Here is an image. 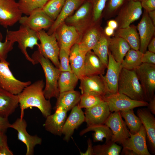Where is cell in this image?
<instances>
[{
	"label": "cell",
	"mask_w": 155,
	"mask_h": 155,
	"mask_svg": "<svg viewBox=\"0 0 155 155\" xmlns=\"http://www.w3.org/2000/svg\"><path fill=\"white\" fill-rule=\"evenodd\" d=\"M44 83L38 80L28 86L18 95L19 104L21 109V117H23L25 109L32 107L38 108L46 118L51 113L50 100L46 98L43 89Z\"/></svg>",
	"instance_id": "cell-1"
},
{
	"label": "cell",
	"mask_w": 155,
	"mask_h": 155,
	"mask_svg": "<svg viewBox=\"0 0 155 155\" xmlns=\"http://www.w3.org/2000/svg\"><path fill=\"white\" fill-rule=\"evenodd\" d=\"M31 57L35 64L38 63L40 64L44 72L46 82L43 92L46 98L48 100L52 98H57L60 94L58 81L61 70L38 50L33 53Z\"/></svg>",
	"instance_id": "cell-2"
},
{
	"label": "cell",
	"mask_w": 155,
	"mask_h": 155,
	"mask_svg": "<svg viewBox=\"0 0 155 155\" xmlns=\"http://www.w3.org/2000/svg\"><path fill=\"white\" fill-rule=\"evenodd\" d=\"M5 40L10 41L13 43L17 42L18 47L26 59L33 65L35 64L28 55L27 49L29 48L32 49L35 46H39L38 41L39 40L37 32L21 25L17 30H7Z\"/></svg>",
	"instance_id": "cell-3"
},
{
	"label": "cell",
	"mask_w": 155,
	"mask_h": 155,
	"mask_svg": "<svg viewBox=\"0 0 155 155\" xmlns=\"http://www.w3.org/2000/svg\"><path fill=\"white\" fill-rule=\"evenodd\" d=\"M118 89V92L126 95L132 99L146 101L143 88L135 70L122 68L120 75Z\"/></svg>",
	"instance_id": "cell-4"
},
{
	"label": "cell",
	"mask_w": 155,
	"mask_h": 155,
	"mask_svg": "<svg viewBox=\"0 0 155 155\" xmlns=\"http://www.w3.org/2000/svg\"><path fill=\"white\" fill-rule=\"evenodd\" d=\"M40 43L38 50L44 57L49 59L57 68H59V47L55 32L49 35L42 30L37 32Z\"/></svg>",
	"instance_id": "cell-5"
},
{
	"label": "cell",
	"mask_w": 155,
	"mask_h": 155,
	"mask_svg": "<svg viewBox=\"0 0 155 155\" xmlns=\"http://www.w3.org/2000/svg\"><path fill=\"white\" fill-rule=\"evenodd\" d=\"M7 61L0 62V87L13 94L18 95L31 84L30 81H21L13 75Z\"/></svg>",
	"instance_id": "cell-6"
},
{
	"label": "cell",
	"mask_w": 155,
	"mask_h": 155,
	"mask_svg": "<svg viewBox=\"0 0 155 155\" xmlns=\"http://www.w3.org/2000/svg\"><path fill=\"white\" fill-rule=\"evenodd\" d=\"M135 70L149 102L155 96V65L142 63Z\"/></svg>",
	"instance_id": "cell-7"
},
{
	"label": "cell",
	"mask_w": 155,
	"mask_h": 155,
	"mask_svg": "<svg viewBox=\"0 0 155 155\" xmlns=\"http://www.w3.org/2000/svg\"><path fill=\"white\" fill-rule=\"evenodd\" d=\"M142 8L140 2L127 0L119 10L116 18L118 28L127 27L139 19L142 13Z\"/></svg>",
	"instance_id": "cell-8"
},
{
	"label": "cell",
	"mask_w": 155,
	"mask_h": 155,
	"mask_svg": "<svg viewBox=\"0 0 155 155\" xmlns=\"http://www.w3.org/2000/svg\"><path fill=\"white\" fill-rule=\"evenodd\" d=\"M104 100L107 103L111 112L147 106L148 105V102L135 100L119 92L107 94L104 96Z\"/></svg>",
	"instance_id": "cell-9"
},
{
	"label": "cell",
	"mask_w": 155,
	"mask_h": 155,
	"mask_svg": "<svg viewBox=\"0 0 155 155\" xmlns=\"http://www.w3.org/2000/svg\"><path fill=\"white\" fill-rule=\"evenodd\" d=\"M27 122L23 117L18 118L13 123L10 128L16 130L18 132V139L24 144L26 146V155H32L34 148L38 145H41L42 139L37 135H30L26 130Z\"/></svg>",
	"instance_id": "cell-10"
},
{
	"label": "cell",
	"mask_w": 155,
	"mask_h": 155,
	"mask_svg": "<svg viewBox=\"0 0 155 155\" xmlns=\"http://www.w3.org/2000/svg\"><path fill=\"white\" fill-rule=\"evenodd\" d=\"M80 80L81 94L90 93L104 96L110 94L103 75L84 76Z\"/></svg>",
	"instance_id": "cell-11"
},
{
	"label": "cell",
	"mask_w": 155,
	"mask_h": 155,
	"mask_svg": "<svg viewBox=\"0 0 155 155\" xmlns=\"http://www.w3.org/2000/svg\"><path fill=\"white\" fill-rule=\"evenodd\" d=\"M22 13L15 0H0V25L5 28L14 25Z\"/></svg>",
	"instance_id": "cell-12"
},
{
	"label": "cell",
	"mask_w": 155,
	"mask_h": 155,
	"mask_svg": "<svg viewBox=\"0 0 155 155\" xmlns=\"http://www.w3.org/2000/svg\"><path fill=\"white\" fill-rule=\"evenodd\" d=\"M113 133L111 140L120 144L130 137V132L119 111L111 113L105 124Z\"/></svg>",
	"instance_id": "cell-13"
},
{
	"label": "cell",
	"mask_w": 155,
	"mask_h": 155,
	"mask_svg": "<svg viewBox=\"0 0 155 155\" xmlns=\"http://www.w3.org/2000/svg\"><path fill=\"white\" fill-rule=\"evenodd\" d=\"M19 22L21 25L37 32L43 29L50 28L54 21L42 8L34 11L28 16H22Z\"/></svg>",
	"instance_id": "cell-14"
},
{
	"label": "cell",
	"mask_w": 155,
	"mask_h": 155,
	"mask_svg": "<svg viewBox=\"0 0 155 155\" xmlns=\"http://www.w3.org/2000/svg\"><path fill=\"white\" fill-rule=\"evenodd\" d=\"M111 113L107 103L104 101L86 109L84 113L85 122L87 127L104 124Z\"/></svg>",
	"instance_id": "cell-15"
},
{
	"label": "cell",
	"mask_w": 155,
	"mask_h": 155,
	"mask_svg": "<svg viewBox=\"0 0 155 155\" xmlns=\"http://www.w3.org/2000/svg\"><path fill=\"white\" fill-rule=\"evenodd\" d=\"M123 148L133 151L137 155H151L148 150L146 141V134L142 125L136 133H130V137L121 144Z\"/></svg>",
	"instance_id": "cell-16"
},
{
	"label": "cell",
	"mask_w": 155,
	"mask_h": 155,
	"mask_svg": "<svg viewBox=\"0 0 155 155\" xmlns=\"http://www.w3.org/2000/svg\"><path fill=\"white\" fill-rule=\"evenodd\" d=\"M140 119L146 134V141L148 148L151 152L155 153V118L147 108L138 109L137 112Z\"/></svg>",
	"instance_id": "cell-17"
},
{
	"label": "cell",
	"mask_w": 155,
	"mask_h": 155,
	"mask_svg": "<svg viewBox=\"0 0 155 155\" xmlns=\"http://www.w3.org/2000/svg\"><path fill=\"white\" fill-rule=\"evenodd\" d=\"M137 28L140 39L139 50L144 53L147 50L148 45L153 38L155 30V25L145 10Z\"/></svg>",
	"instance_id": "cell-18"
},
{
	"label": "cell",
	"mask_w": 155,
	"mask_h": 155,
	"mask_svg": "<svg viewBox=\"0 0 155 155\" xmlns=\"http://www.w3.org/2000/svg\"><path fill=\"white\" fill-rule=\"evenodd\" d=\"M69 116L66 119L62 130V134L64 135V140L69 142L75 130L85 122L84 113L78 105L71 110Z\"/></svg>",
	"instance_id": "cell-19"
},
{
	"label": "cell",
	"mask_w": 155,
	"mask_h": 155,
	"mask_svg": "<svg viewBox=\"0 0 155 155\" xmlns=\"http://www.w3.org/2000/svg\"><path fill=\"white\" fill-rule=\"evenodd\" d=\"M60 49L68 53L72 46L78 43L79 34L74 26L63 24L57 33L54 32Z\"/></svg>",
	"instance_id": "cell-20"
},
{
	"label": "cell",
	"mask_w": 155,
	"mask_h": 155,
	"mask_svg": "<svg viewBox=\"0 0 155 155\" xmlns=\"http://www.w3.org/2000/svg\"><path fill=\"white\" fill-rule=\"evenodd\" d=\"M106 75L104 77L110 94L118 92V84L122 69L121 63L116 61L108 50V61Z\"/></svg>",
	"instance_id": "cell-21"
},
{
	"label": "cell",
	"mask_w": 155,
	"mask_h": 155,
	"mask_svg": "<svg viewBox=\"0 0 155 155\" xmlns=\"http://www.w3.org/2000/svg\"><path fill=\"white\" fill-rule=\"evenodd\" d=\"M106 68L94 53L90 51L86 54L80 79L84 76L103 75Z\"/></svg>",
	"instance_id": "cell-22"
},
{
	"label": "cell",
	"mask_w": 155,
	"mask_h": 155,
	"mask_svg": "<svg viewBox=\"0 0 155 155\" xmlns=\"http://www.w3.org/2000/svg\"><path fill=\"white\" fill-rule=\"evenodd\" d=\"M67 112L62 109H58L55 110L54 113L48 116L43 124L45 130L55 135H61Z\"/></svg>",
	"instance_id": "cell-23"
},
{
	"label": "cell",
	"mask_w": 155,
	"mask_h": 155,
	"mask_svg": "<svg viewBox=\"0 0 155 155\" xmlns=\"http://www.w3.org/2000/svg\"><path fill=\"white\" fill-rule=\"evenodd\" d=\"M19 105L18 95L12 94L0 87V116L8 118Z\"/></svg>",
	"instance_id": "cell-24"
},
{
	"label": "cell",
	"mask_w": 155,
	"mask_h": 155,
	"mask_svg": "<svg viewBox=\"0 0 155 155\" xmlns=\"http://www.w3.org/2000/svg\"><path fill=\"white\" fill-rule=\"evenodd\" d=\"M81 97L80 92L74 90L60 93L57 98L54 109H60L68 112L78 104Z\"/></svg>",
	"instance_id": "cell-25"
},
{
	"label": "cell",
	"mask_w": 155,
	"mask_h": 155,
	"mask_svg": "<svg viewBox=\"0 0 155 155\" xmlns=\"http://www.w3.org/2000/svg\"><path fill=\"white\" fill-rule=\"evenodd\" d=\"M108 48L113 57L121 63L127 52L131 49L123 38L119 37H108Z\"/></svg>",
	"instance_id": "cell-26"
},
{
	"label": "cell",
	"mask_w": 155,
	"mask_h": 155,
	"mask_svg": "<svg viewBox=\"0 0 155 155\" xmlns=\"http://www.w3.org/2000/svg\"><path fill=\"white\" fill-rule=\"evenodd\" d=\"M83 1V0H65L60 13L50 27L48 34L50 35L54 33Z\"/></svg>",
	"instance_id": "cell-27"
},
{
	"label": "cell",
	"mask_w": 155,
	"mask_h": 155,
	"mask_svg": "<svg viewBox=\"0 0 155 155\" xmlns=\"http://www.w3.org/2000/svg\"><path fill=\"white\" fill-rule=\"evenodd\" d=\"M137 28L134 25H130L125 28H119L114 32V36L121 37L128 44L131 48L135 50H139L140 39Z\"/></svg>",
	"instance_id": "cell-28"
},
{
	"label": "cell",
	"mask_w": 155,
	"mask_h": 155,
	"mask_svg": "<svg viewBox=\"0 0 155 155\" xmlns=\"http://www.w3.org/2000/svg\"><path fill=\"white\" fill-rule=\"evenodd\" d=\"M86 54L80 50L78 43L73 45L70 50L69 59L71 69L79 80Z\"/></svg>",
	"instance_id": "cell-29"
},
{
	"label": "cell",
	"mask_w": 155,
	"mask_h": 155,
	"mask_svg": "<svg viewBox=\"0 0 155 155\" xmlns=\"http://www.w3.org/2000/svg\"><path fill=\"white\" fill-rule=\"evenodd\" d=\"M90 131L94 132L92 134L93 141L94 142L102 141L104 138L106 139L105 142L111 140L112 132L110 128L105 124L88 126L80 132V135L82 136Z\"/></svg>",
	"instance_id": "cell-30"
},
{
	"label": "cell",
	"mask_w": 155,
	"mask_h": 155,
	"mask_svg": "<svg viewBox=\"0 0 155 155\" xmlns=\"http://www.w3.org/2000/svg\"><path fill=\"white\" fill-rule=\"evenodd\" d=\"M79 80L72 71H61L58 81L60 93L74 90Z\"/></svg>",
	"instance_id": "cell-31"
},
{
	"label": "cell",
	"mask_w": 155,
	"mask_h": 155,
	"mask_svg": "<svg viewBox=\"0 0 155 155\" xmlns=\"http://www.w3.org/2000/svg\"><path fill=\"white\" fill-rule=\"evenodd\" d=\"M99 30L93 28L89 30L78 43L80 50L86 53L92 50L97 44L102 36Z\"/></svg>",
	"instance_id": "cell-32"
},
{
	"label": "cell",
	"mask_w": 155,
	"mask_h": 155,
	"mask_svg": "<svg viewBox=\"0 0 155 155\" xmlns=\"http://www.w3.org/2000/svg\"><path fill=\"white\" fill-rule=\"evenodd\" d=\"M142 53L131 49L126 54L121 63L122 68L129 70H135L142 63Z\"/></svg>",
	"instance_id": "cell-33"
},
{
	"label": "cell",
	"mask_w": 155,
	"mask_h": 155,
	"mask_svg": "<svg viewBox=\"0 0 155 155\" xmlns=\"http://www.w3.org/2000/svg\"><path fill=\"white\" fill-rule=\"evenodd\" d=\"M120 112L125 120L130 132L133 134L137 133L142 124L140 118L135 114L133 109L121 111Z\"/></svg>",
	"instance_id": "cell-34"
},
{
	"label": "cell",
	"mask_w": 155,
	"mask_h": 155,
	"mask_svg": "<svg viewBox=\"0 0 155 155\" xmlns=\"http://www.w3.org/2000/svg\"><path fill=\"white\" fill-rule=\"evenodd\" d=\"M121 148V146L111 140L93 146L94 155H119Z\"/></svg>",
	"instance_id": "cell-35"
},
{
	"label": "cell",
	"mask_w": 155,
	"mask_h": 155,
	"mask_svg": "<svg viewBox=\"0 0 155 155\" xmlns=\"http://www.w3.org/2000/svg\"><path fill=\"white\" fill-rule=\"evenodd\" d=\"M108 37L102 35L92 49L93 52L107 67L108 61Z\"/></svg>",
	"instance_id": "cell-36"
},
{
	"label": "cell",
	"mask_w": 155,
	"mask_h": 155,
	"mask_svg": "<svg viewBox=\"0 0 155 155\" xmlns=\"http://www.w3.org/2000/svg\"><path fill=\"white\" fill-rule=\"evenodd\" d=\"M49 0H19L17 2L22 13L29 16L32 12L42 9Z\"/></svg>",
	"instance_id": "cell-37"
},
{
	"label": "cell",
	"mask_w": 155,
	"mask_h": 155,
	"mask_svg": "<svg viewBox=\"0 0 155 155\" xmlns=\"http://www.w3.org/2000/svg\"><path fill=\"white\" fill-rule=\"evenodd\" d=\"M65 1L49 0L42 9L47 15L54 21L60 13Z\"/></svg>",
	"instance_id": "cell-38"
},
{
	"label": "cell",
	"mask_w": 155,
	"mask_h": 155,
	"mask_svg": "<svg viewBox=\"0 0 155 155\" xmlns=\"http://www.w3.org/2000/svg\"><path fill=\"white\" fill-rule=\"evenodd\" d=\"M104 101V96L93 93H85L81 94L80 100L78 105L82 109H86Z\"/></svg>",
	"instance_id": "cell-39"
},
{
	"label": "cell",
	"mask_w": 155,
	"mask_h": 155,
	"mask_svg": "<svg viewBox=\"0 0 155 155\" xmlns=\"http://www.w3.org/2000/svg\"><path fill=\"white\" fill-rule=\"evenodd\" d=\"M92 6V3L90 1L86 2L73 15L67 18L66 21L67 23L71 24L77 23L87 16Z\"/></svg>",
	"instance_id": "cell-40"
},
{
	"label": "cell",
	"mask_w": 155,
	"mask_h": 155,
	"mask_svg": "<svg viewBox=\"0 0 155 155\" xmlns=\"http://www.w3.org/2000/svg\"><path fill=\"white\" fill-rule=\"evenodd\" d=\"M3 36L0 32V62L6 61L8 53L13 49L14 43L9 41L5 40L2 42Z\"/></svg>",
	"instance_id": "cell-41"
},
{
	"label": "cell",
	"mask_w": 155,
	"mask_h": 155,
	"mask_svg": "<svg viewBox=\"0 0 155 155\" xmlns=\"http://www.w3.org/2000/svg\"><path fill=\"white\" fill-rule=\"evenodd\" d=\"M69 53L65 50L60 49L59 60V69L61 71H71L69 59Z\"/></svg>",
	"instance_id": "cell-42"
},
{
	"label": "cell",
	"mask_w": 155,
	"mask_h": 155,
	"mask_svg": "<svg viewBox=\"0 0 155 155\" xmlns=\"http://www.w3.org/2000/svg\"><path fill=\"white\" fill-rule=\"evenodd\" d=\"M107 0H92L93 18L95 21L100 18L102 12L106 7Z\"/></svg>",
	"instance_id": "cell-43"
},
{
	"label": "cell",
	"mask_w": 155,
	"mask_h": 155,
	"mask_svg": "<svg viewBox=\"0 0 155 155\" xmlns=\"http://www.w3.org/2000/svg\"><path fill=\"white\" fill-rule=\"evenodd\" d=\"M127 0H107L106 7L110 15L118 11Z\"/></svg>",
	"instance_id": "cell-44"
},
{
	"label": "cell",
	"mask_w": 155,
	"mask_h": 155,
	"mask_svg": "<svg viewBox=\"0 0 155 155\" xmlns=\"http://www.w3.org/2000/svg\"><path fill=\"white\" fill-rule=\"evenodd\" d=\"M142 62V63L155 65V53L147 50L143 53Z\"/></svg>",
	"instance_id": "cell-45"
},
{
	"label": "cell",
	"mask_w": 155,
	"mask_h": 155,
	"mask_svg": "<svg viewBox=\"0 0 155 155\" xmlns=\"http://www.w3.org/2000/svg\"><path fill=\"white\" fill-rule=\"evenodd\" d=\"M140 2L142 8L147 12L155 10V0H143Z\"/></svg>",
	"instance_id": "cell-46"
},
{
	"label": "cell",
	"mask_w": 155,
	"mask_h": 155,
	"mask_svg": "<svg viewBox=\"0 0 155 155\" xmlns=\"http://www.w3.org/2000/svg\"><path fill=\"white\" fill-rule=\"evenodd\" d=\"M10 123L8 118L0 116V131L5 133L7 129L10 128Z\"/></svg>",
	"instance_id": "cell-47"
},
{
	"label": "cell",
	"mask_w": 155,
	"mask_h": 155,
	"mask_svg": "<svg viewBox=\"0 0 155 155\" xmlns=\"http://www.w3.org/2000/svg\"><path fill=\"white\" fill-rule=\"evenodd\" d=\"M87 148L85 152H82L80 151V154L81 155H94L93 150V146L92 141L90 138H89L87 140Z\"/></svg>",
	"instance_id": "cell-48"
},
{
	"label": "cell",
	"mask_w": 155,
	"mask_h": 155,
	"mask_svg": "<svg viewBox=\"0 0 155 155\" xmlns=\"http://www.w3.org/2000/svg\"><path fill=\"white\" fill-rule=\"evenodd\" d=\"M147 106L148 110L153 115L155 114V96L149 101Z\"/></svg>",
	"instance_id": "cell-49"
},
{
	"label": "cell",
	"mask_w": 155,
	"mask_h": 155,
	"mask_svg": "<svg viewBox=\"0 0 155 155\" xmlns=\"http://www.w3.org/2000/svg\"><path fill=\"white\" fill-rule=\"evenodd\" d=\"M13 152L10 150L8 145L0 147V155H13Z\"/></svg>",
	"instance_id": "cell-50"
},
{
	"label": "cell",
	"mask_w": 155,
	"mask_h": 155,
	"mask_svg": "<svg viewBox=\"0 0 155 155\" xmlns=\"http://www.w3.org/2000/svg\"><path fill=\"white\" fill-rule=\"evenodd\" d=\"M7 145V136L5 133L0 131V147Z\"/></svg>",
	"instance_id": "cell-51"
},
{
	"label": "cell",
	"mask_w": 155,
	"mask_h": 155,
	"mask_svg": "<svg viewBox=\"0 0 155 155\" xmlns=\"http://www.w3.org/2000/svg\"><path fill=\"white\" fill-rule=\"evenodd\" d=\"M147 48L148 51L155 53V38L153 37L149 43L148 44Z\"/></svg>",
	"instance_id": "cell-52"
},
{
	"label": "cell",
	"mask_w": 155,
	"mask_h": 155,
	"mask_svg": "<svg viewBox=\"0 0 155 155\" xmlns=\"http://www.w3.org/2000/svg\"><path fill=\"white\" fill-rule=\"evenodd\" d=\"M121 152V155H137L136 153L133 151L126 148H123Z\"/></svg>",
	"instance_id": "cell-53"
},
{
	"label": "cell",
	"mask_w": 155,
	"mask_h": 155,
	"mask_svg": "<svg viewBox=\"0 0 155 155\" xmlns=\"http://www.w3.org/2000/svg\"><path fill=\"white\" fill-rule=\"evenodd\" d=\"M108 26L111 27L114 30L118 28V24L115 20H110L107 22Z\"/></svg>",
	"instance_id": "cell-54"
},
{
	"label": "cell",
	"mask_w": 155,
	"mask_h": 155,
	"mask_svg": "<svg viewBox=\"0 0 155 155\" xmlns=\"http://www.w3.org/2000/svg\"><path fill=\"white\" fill-rule=\"evenodd\" d=\"M104 32L107 36L110 37L114 34V30L107 26L105 29Z\"/></svg>",
	"instance_id": "cell-55"
},
{
	"label": "cell",
	"mask_w": 155,
	"mask_h": 155,
	"mask_svg": "<svg viewBox=\"0 0 155 155\" xmlns=\"http://www.w3.org/2000/svg\"><path fill=\"white\" fill-rule=\"evenodd\" d=\"M150 18L152 21L153 24L155 25V10L148 12Z\"/></svg>",
	"instance_id": "cell-56"
},
{
	"label": "cell",
	"mask_w": 155,
	"mask_h": 155,
	"mask_svg": "<svg viewBox=\"0 0 155 155\" xmlns=\"http://www.w3.org/2000/svg\"><path fill=\"white\" fill-rule=\"evenodd\" d=\"M133 0L135 1H138L141 2V1H142L143 0Z\"/></svg>",
	"instance_id": "cell-57"
}]
</instances>
